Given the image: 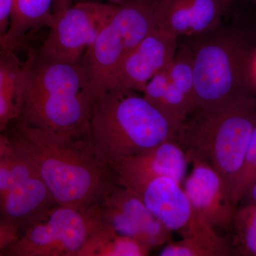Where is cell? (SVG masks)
I'll list each match as a JSON object with an SVG mask.
<instances>
[{"label": "cell", "mask_w": 256, "mask_h": 256, "mask_svg": "<svg viewBox=\"0 0 256 256\" xmlns=\"http://www.w3.org/2000/svg\"><path fill=\"white\" fill-rule=\"evenodd\" d=\"M1 133L34 168L60 206L90 210L119 185L114 166L96 151L88 136L44 130L18 119Z\"/></svg>", "instance_id": "cell-1"}, {"label": "cell", "mask_w": 256, "mask_h": 256, "mask_svg": "<svg viewBox=\"0 0 256 256\" xmlns=\"http://www.w3.org/2000/svg\"><path fill=\"white\" fill-rule=\"evenodd\" d=\"M26 64L22 106L18 119L44 130L88 136L95 96L82 60H52L31 48Z\"/></svg>", "instance_id": "cell-2"}, {"label": "cell", "mask_w": 256, "mask_h": 256, "mask_svg": "<svg viewBox=\"0 0 256 256\" xmlns=\"http://www.w3.org/2000/svg\"><path fill=\"white\" fill-rule=\"evenodd\" d=\"M134 92L114 88L94 100L88 137L112 166L178 136V128Z\"/></svg>", "instance_id": "cell-3"}, {"label": "cell", "mask_w": 256, "mask_h": 256, "mask_svg": "<svg viewBox=\"0 0 256 256\" xmlns=\"http://www.w3.org/2000/svg\"><path fill=\"white\" fill-rule=\"evenodd\" d=\"M190 116L176 140L190 162H204L220 175L232 197L256 126V99L249 96L216 110L195 111Z\"/></svg>", "instance_id": "cell-4"}, {"label": "cell", "mask_w": 256, "mask_h": 256, "mask_svg": "<svg viewBox=\"0 0 256 256\" xmlns=\"http://www.w3.org/2000/svg\"><path fill=\"white\" fill-rule=\"evenodd\" d=\"M190 45L194 68L195 111L216 110L252 96L254 53L242 36L218 26L192 37Z\"/></svg>", "instance_id": "cell-5"}, {"label": "cell", "mask_w": 256, "mask_h": 256, "mask_svg": "<svg viewBox=\"0 0 256 256\" xmlns=\"http://www.w3.org/2000/svg\"><path fill=\"white\" fill-rule=\"evenodd\" d=\"M158 0H122L82 60L95 99L116 86L120 65L148 34L158 28Z\"/></svg>", "instance_id": "cell-6"}, {"label": "cell", "mask_w": 256, "mask_h": 256, "mask_svg": "<svg viewBox=\"0 0 256 256\" xmlns=\"http://www.w3.org/2000/svg\"><path fill=\"white\" fill-rule=\"evenodd\" d=\"M106 226L98 206L82 212L58 205L0 255L86 256L90 242Z\"/></svg>", "instance_id": "cell-7"}, {"label": "cell", "mask_w": 256, "mask_h": 256, "mask_svg": "<svg viewBox=\"0 0 256 256\" xmlns=\"http://www.w3.org/2000/svg\"><path fill=\"white\" fill-rule=\"evenodd\" d=\"M58 206L33 166L13 150L0 134V213L1 220L24 232Z\"/></svg>", "instance_id": "cell-8"}, {"label": "cell", "mask_w": 256, "mask_h": 256, "mask_svg": "<svg viewBox=\"0 0 256 256\" xmlns=\"http://www.w3.org/2000/svg\"><path fill=\"white\" fill-rule=\"evenodd\" d=\"M117 9L118 4L85 2L54 12L48 20L50 31L38 53L63 62L80 60Z\"/></svg>", "instance_id": "cell-9"}, {"label": "cell", "mask_w": 256, "mask_h": 256, "mask_svg": "<svg viewBox=\"0 0 256 256\" xmlns=\"http://www.w3.org/2000/svg\"><path fill=\"white\" fill-rule=\"evenodd\" d=\"M118 183L136 193L156 218L182 238L212 228L197 214L182 184L174 178H122Z\"/></svg>", "instance_id": "cell-10"}, {"label": "cell", "mask_w": 256, "mask_h": 256, "mask_svg": "<svg viewBox=\"0 0 256 256\" xmlns=\"http://www.w3.org/2000/svg\"><path fill=\"white\" fill-rule=\"evenodd\" d=\"M106 225L119 235L137 239L152 249L171 242V233L136 193L118 185L98 205Z\"/></svg>", "instance_id": "cell-11"}, {"label": "cell", "mask_w": 256, "mask_h": 256, "mask_svg": "<svg viewBox=\"0 0 256 256\" xmlns=\"http://www.w3.org/2000/svg\"><path fill=\"white\" fill-rule=\"evenodd\" d=\"M178 40L159 28L151 32L120 65L114 88L143 92L150 80L168 68L178 50Z\"/></svg>", "instance_id": "cell-12"}, {"label": "cell", "mask_w": 256, "mask_h": 256, "mask_svg": "<svg viewBox=\"0 0 256 256\" xmlns=\"http://www.w3.org/2000/svg\"><path fill=\"white\" fill-rule=\"evenodd\" d=\"M190 162L193 169L184 188L194 210L216 232L232 228L236 206L223 180L204 162L192 160Z\"/></svg>", "instance_id": "cell-13"}, {"label": "cell", "mask_w": 256, "mask_h": 256, "mask_svg": "<svg viewBox=\"0 0 256 256\" xmlns=\"http://www.w3.org/2000/svg\"><path fill=\"white\" fill-rule=\"evenodd\" d=\"M226 8L222 0H158V28L192 38L218 28Z\"/></svg>", "instance_id": "cell-14"}, {"label": "cell", "mask_w": 256, "mask_h": 256, "mask_svg": "<svg viewBox=\"0 0 256 256\" xmlns=\"http://www.w3.org/2000/svg\"><path fill=\"white\" fill-rule=\"evenodd\" d=\"M188 162L186 152L176 140H170L140 154L114 165L118 181L122 178L168 176L182 184Z\"/></svg>", "instance_id": "cell-15"}, {"label": "cell", "mask_w": 256, "mask_h": 256, "mask_svg": "<svg viewBox=\"0 0 256 256\" xmlns=\"http://www.w3.org/2000/svg\"><path fill=\"white\" fill-rule=\"evenodd\" d=\"M26 64L22 63L14 50H1L0 56V131L21 114L25 89Z\"/></svg>", "instance_id": "cell-16"}, {"label": "cell", "mask_w": 256, "mask_h": 256, "mask_svg": "<svg viewBox=\"0 0 256 256\" xmlns=\"http://www.w3.org/2000/svg\"><path fill=\"white\" fill-rule=\"evenodd\" d=\"M54 0H13L9 28L0 36L1 50H14L32 32L47 26Z\"/></svg>", "instance_id": "cell-17"}, {"label": "cell", "mask_w": 256, "mask_h": 256, "mask_svg": "<svg viewBox=\"0 0 256 256\" xmlns=\"http://www.w3.org/2000/svg\"><path fill=\"white\" fill-rule=\"evenodd\" d=\"M166 69L150 80L142 92L143 96L164 114L178 131L194 112V108L170 80Z\"/></svg>", "instance_id": "cell-18"}, {"label": "cell", "mask_w": 256, "mask_h": 256, "mask_svg": "<svg viewBox=\"0 0 256 256\" xmlns=\"http://www.w3.org/2000/svg\"><path fill=\"white\" fill-rule=\"evenodd\" d=\"M233 252L232 242L210 228L176 242H170L161 256H226Z\"/></svg>", "instance_id": "cell-19"}, {"label": "cell", "mask_w": 256, "mask_h": 256, "mask_svg": "<svg viewBox=\"0 0 256 256\" xmlns=\"http://www.w3.org/2000/svg\"><path fill=\"white\" fill-rule=\"evenodd\" d=\"M166 70L170 80L191 102L195 111L194 68L193 52L190 44L178 46L174 58Z\"/></svg>", "instance_id": "cell-20"}, {"label": "cell", "mask_w": 256, "mask_h": 256, "mask_svg": "<svg viewBox=\"0 0 256 256\" xmlns=\"http://www.w3.org/2000/svg\"><path fill=\"white\" fill-rule=\"evenodd\" d=\"M232 228L233 252L240 256H256V204H246L236 210Z\"/></svg>", "instance_id": "cell-21"}, {"label": "cell", "mask_w": 256, "mask_h": 256, "mask_svg": "<svg viewBox=\"0 0 256 256\" xmlns=\"http://www.w3.org/2000/svg\"><path fill=\"white\" fill-rule=\"evenodd\" d=\"M256 182V126L232 190V200L235 206H236L238 202L242 201L249 188Z\"/></svg>", "instance_id": "cell-22"}, {"label": "cell", "mask_w": 256, "mask_h": 256, "mask_svg": "<svg viewBox=\"0 0 256 256\" xmlns=\"http://www.w3.org/2000/svg\"><path fill=\"white\" fill-rule=\"evenodd\" d=\"M150 248L137 239L124 236L114 232L99 249L96 256H144Z\"/></svg>", "instance_id": "cell-23"}, {"label": "cell", "mask_w": 256, "mask_h": 256, "mask_svg": "<svg viewBox=\"0 0 256 256\" xmlns=\"http://www.w3.org/2000/svg\"><path fill=\"white\" fill-rule=\"evenodd\" d=\"M22 234L20 227L15 224L0 220V252L18 242Z\"/></svg>", "instance_id": "cell-24"}, {"label": "cell", "mask_w": 256, "mask_h": 256, "mask_svg": "<svg viewBox=\"0 0 256 256\" xmlns=\"http://www.w3.org/2000/svg\"><path fill=\"white\" fill-rule=\"evenodd\" d=\"M13 0H0V35H3L9 28L10 15Z\"/></svg>", "instance_id": "cell-25"}, {"label": "cell", "mask_w": 256, "mask_h": 256, "mask_svg": "<svg viewBox=\"0 0 256 256\" xmlns=\"http://www.w3.org/2000/svg\"><path fill=\"white\" fill-rule=\"evenodd\" d=\"M244 198H246L247 204H256V182L249 188Z\"/></svg>", "instance_id": "cell-26"}, {"label": "cell", "mask_w": 256, "mask_h": 256, "mask_svg": "<svg viewBox=\"0 0 256 256\" xmlns=\"http://www.w3.org/2000/svg\"><path fill=\"white\" fill-rule=\"evenodd\" d=\"M56 3V11H60L67 9L70 6L72 0H54ZM55 11V12H56Z\"/></svg>", "instance_id": "cell-27"}, {"label": "cell", "mask_w": 256, "mask_h": 256, "mask_svg": "<svg viewBox=\"0 0 256 256\" xmlns=\"http://www.w3.org/2000/svg\"><path fill=\"white\" fill-rule=\"evenodd\" d=\"M252 76L254 84L256 86V52L254 53L252 62Z\"/></svg>", "instance_id": "cell-28"}, {"label": "cell", "mask_w": 256, "mask_h": 256, "mask_svg": "<svg viewBox=\"0 0 256 256\" xmlns=\"http://www.w3.org/2000/svg\"><path fill=\"white\" fill-rule=\"evenodd\" d=\"M222 1L223 2L224 4L227 6L229 4H230V2H232V0H222Z\"/></svg>", "instance_id": "cell-29"}, {"label": "cell", "mask_w": 256, "mask_h": 256, "mask_svg": "<svg viewBox=\"0 0 256 256\" xmlns=\"http://www.w3.org/2000/svg\"><path fill=\"white\" fill-rule=\"evenodd\" d=\"M111 1L120 2H121L122 1V0H111Z\"/></svg>", "instance_id": "cell-30"}]
</instances>
